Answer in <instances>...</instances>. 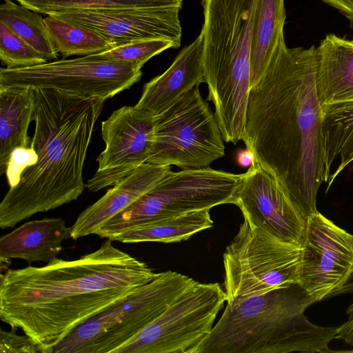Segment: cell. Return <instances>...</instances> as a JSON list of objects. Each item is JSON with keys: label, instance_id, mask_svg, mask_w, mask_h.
I'll return each mask as SVG.
<instances>
[{"label": "cell", "instance_id": "1", "mask_svg": "<svg viewBox=\"0 0 353 353\" xmlns=\"http://www.w3.org/2000/svg\"><path fill=\"white\" fill-rule=\"evenodd\" d=\"M316 48L287 47L281 38L259 83L250 88L242 141L305 219L316 212L329 176L321 139Z\"/></svg>", "mask_w": 353, "mask_h": 353}, {"label": "cell", "instance_id": "2", "mask_svg": "<svg viewBox=\"0 0 353 353\" xmlns=\"http://www.w3.org/2000/svg\"><path fill=\"white\" fill-rule=\"evenodd\" d=\"M105 241L74 260L6 269L0 280V319L44 350L79 325L129 296L158 274L145 262Z\"/></svg>", "mask_w": 353, "mask_h": 353}, {"label": "cell", "instance_id": "3", "mask_svg": "<svg viewBox=\"0 0 353 353\" xmlns=\"http://www.w3.org/2000/svg\"><path fill=\"white\" fill-rule=\"evenodd\" d=\"M35 90V129L30 146L38 159L1 202V229L75 201L86 187L84 163L106 100L51 88Z\"/></svg>", "mask_w": 353, "mask_h": 353}, {"label": "cell", "instance_id": "4", "mask_svg": "<svg viewBox=\"0 0 353 353\" xmlns=\"http://www.w3.org/2000/svg\"><path fill=\"white\" fill-rule=\"evenodd\" d=\"M316 301L299 283L227 302L211 332L191 353H314L331 352L339 327L309 321Z\"/></svg>", "mask_w": 353, "mask_h": 353}, {"label": "cell", "instance_id": "5", "mask_svg": "<svg viewBox=\"0 0 353 353\" xmlns=\"http://www.w3.org/2000/svg\"><path fill=\"white\" fill-rule=\"evenodd\" d=\"M196 281L166 271L129 296L79 325L52 353H114Z\"/></svg>", "mask_w": 353, "mask_h": 353}, {"label": "cell", "instance_id": "6", "mask_svg": "<svg viewBox=\"0 0 353 353\" xmlns=\"http://www.w3.org/2000/svg\"><path fill=\"white\" fill-rule=\"evenodd\" d=\"M241 174L210 167L172 172L97 231L112 240L132 228L154 220L190 212L234 204Z\"/></svg>", "mask_w": 353, "mask_h": 353}, {"label": "cell", "instance_id": "7", "mask_svg": "<svg viewBox=\"0 0 353 353\" xmlns=\"http://www.w3.org/2000/svg\"><path fill=\"white\" fill-rule=\"evenodd\" d=\"M301 246L281 241L244 219L223 254L226 301L298 283Z\"/></svg>", "mask_w": 353, "mask_h": 353}, {"label": "cell", "instance_id": "8", "mask_svg": "<svg viewBox=\"0 0 353 353\" xmlns=\"http://www.w3.org/2000/svg\"><path fill=\"white\" fill-rule=\"evenodd\" d=\"M224 155L217 121L199 87L154 115V140L147 163L198 169Z\"/></svg>", "mask_w": 353, "mask_h": 353}, {"label": "cell", "instance_id": "9", "mask_svg": "<svg viewBox=\"0 0 353 353\" xmlns=\"http://www.w3.org/2000/svg\"><path fill=\"white\" fill-rule=\"evenodd\" d=\"M141 68L96 54L56 59L26 68H1L0 87L51 88L107 100L138 82Z\"/></svg>", "mask_w": 353, "mask_h": 353}, {"label": "cell", "instance_id": "10", "mask_svg": "<svg viewBox=\"0 0 353 353\" xmlns=\"http://www.w3.org/2000/svg\"><path fill=\"white\" fill-rule=\"evenodd\" d=\"M225 301L219 283L196 281L114 353H191L211 332Z\"/></svg>", "mask_w": 353, "mask_h": 353}, {"label": "cell", "instance_id": "11", "mask_svg": "<svg viewBox=\"0 0 353 353\" xmlns=\"http://www.w3.org/2000/svg\"><path fill=\"white\" fill-rule=\"evenodd\" d=\"M298 283L316 303L341 292L353 275V235L316 212L307 217Z\"/></svg>", "mask_w": 353, "mask_h": 353}, {"label": "cell", "instance_id": "12", "mask_svg": "<svg viewBox=\"0 0 353 353\" xmlns=\"http://www.w3.org/2000/svg\"><path fill=\"white\" fill-rule=\"evenodd\" d=\"M101 136L105 148L85 184L92 192L112 186L147 163L154 140V115L136 105L123 106L102 121Z\"/></svg>", "mask_w": 353, "mask_h": 353}, {"label": "cell", "instance_id": "13", "mask_svg": "<svg viewBox=\"0 0 353 353\" xmlns=\"http://www.w3.org/2000/svg\"><path fill=\"white\" fill-rule=\"evenodd\" d=\"M234 205L252 226L301 245L306 220L276 179L255 162L241 174Z\"/></svg>", "mask_w": 353, "mask_h": 353}, {"label": "cell", "instance_id": "14", "mask_svg": "<svg viewBox=\"0 0 353 353\" xmlns=\"http://www.w3.org/2000/svg\"><path fill=\"white\" fill-rule=\"evenodd\" d=\"M180 6L106 11L78 10L54 14L97 32L114 47L156 39L172 41L179 48L182 29Z\"/></svg>", "mask_w": 353, "mask_h": 353}, {"label": "cell", "instance_id": "15", "mask_svg": "<svg viewBox=\"0 0 353 353\" xmlns=\"http://www.w3.org/2000/svg\"><path fill=\"white\" fill-rule=\"evenodd\" d=\"M171 171L170 165L145 163L119 180L79 215L72 226V239L96 234L104 223L150 190Z\"/></svg>", "mask_w": 353, "mask_h": 353}, {"label": "cell", "instance_id": "16", "mask_svg": "<svg viewBox=\"0 0 353 353\" xmlns=\"http://www.w3.org/2000/svg\"><path fill=\"white\" fill-rule=\"evenodd\" d=\"M203 37L201 33L183 48L161 74L145 83L135 104L154 115L169 108L183 94L204 82Z\"/></svg>", "mask_w": 353, "mask_h": 353}, {"label": "cell", "instance_id": "17", "mask_svg": "<svg viewBox=\"0 0 353 353\" xmlns=\"http://www.w3.org/2000/svg\"><path fill=\"white\" fill-rule=\"evenodd\" d=\"M72 238V227L61 218H44L24 223L0 238L1 263L21 259L29 263H48L57 258L62 242Z\"/></svg>", "mask_w": 353, "mask_h": 353}, {"label": "cell", "instance_id": "18", "mask_svg": "<svg viewBox=\"0 0 353 353\" xmlns=\"http://www.w3.org/2000/svg\"><path fill=\"white\" fill-rule=\"evenodd\" d=\"M315 83L321 106L353 101V40L329 34L321 41Z\"/></svg>", "mask_w": 353, "mask_h": 353}, {"label": "cell", "instance_id": "19", "mask_svg": "<svg viewBox=\"0 0 353 353\" xmlns=\"http://www.w3.org/2000/svg\"><path fill=\"white\" fill-rule=\"evenodd\" d=\"M36 90L30 87H0V174L12 152L29 148L28 134L34 121Z\"/></svg>", "mask_w": 353, "mask_h": 353}, {"label": "cell", "instance_id": "20", "mask_svg": "<svg viewBox=\"0 0 353 353\" xmlns=\"http://www.w3.org/2000/svg\"><path fill=\"white\" fill-rule=\"evenodd\" d=\"M321 139L323 159L329 182L353 161V101L321 106Z\"/></svg>", "mask_w": 353, "mask_h": 353}, {"label": "cell", "instance_id": "21", "mask_svg": "<svg viewBox=\"0 0 353 353\" xmlns=\"http://www.w3.org/2000/svg\"><path fill=\"white\" fill-rule=\"evenodd\" d=\"M285 16L284 0H256L250 56V88L260 81L283 37Z\"/></svg>", "mask_w": 353, "mask_h": 353}, {"label": "cell", "instance_id": "22", "mask_svg": "<svg viewBox=\"0 0 353 353\" xmlns=\"http://www.w3.org/2000/svg\"><path fill=\"white\" fill-rule=\"evenodd\" d=\"M210 210H203L150 221L125 231L112 241L125 243L148 241L172 243L188 239L213 226Z\"/></svg>", "mask_w": 353, "mask_h": 353}, {"label": "cell", "instance_id": "23", "mask_svg": "<svg viewBox=\"0 0 353 353\" xmlns=\"http://www.w3.org/2000/svg\"><path fill=\"white\" fill-rule=\"evenodd\" d=\"M44 22L55 50L63 59L97 54L114 48L94 30L57 15H46Z\"/></svg>", "mask_w": 353, "mask_h": 353}, {"label": "cell", "instance_id": "24", "mask_svg": "<svg viewBox=\"0 0 353 353\" xmlns=\"http://www.w3.org/2000/svg\"><path fill=\"white\" fill-rule=\"evenodd\" d=\"M0 22L34 48L48 61L57 59L58 53L41 13L4 0L0 6Z\"/></svg>", "mask_w": 353, "mask_h": 353}, {"label": "cell", "instance_id": "25", "mask_svg": "<svg viewBox=\"0 0 353 353\" xmlns=\"http://www.w3.org/2000/svg\"><path fill=\"white\" fill-rule=\"evenodd\" d=\"M18 2L46 15L78 10H135L182 5V0H19Z\"/></svg>", "mask_w": 353, "mask_h": 353}, {"label": "cell", "instance_id": "26", "mask_svg": "<svg viewBox=\"0 0 353 353\" xmlns=\"http://www.w3.org/2000/svg\"><path fill=\"white\" fill-rule=\"evenodd\" d=\"M0 59L6 68H26L48 61L2 22H0Z\"/></svg>", "mask_w": 353, "mask_h": 353}, {"label": "cell", "instance_id": "27", "mask_svg": "<svg viewBox=\"0 0 353 353\" xmlns=\"http://www.w3.org/2000/svg\"><path fill=\"white\" fill-rule=\"evenodd\" d=\"M170 48H177L170 40L149 39L115 46L96 55L102 59L143 67L150 59Z\"/></svg>", "mask_w": 353, "mask_h": 353}, {"label": "cell", "instance_id": "28", "mask_svg": "<svg viewBox=\"0 0 353 353\" xmlns=\"http://www.w3.org/2000/svg\"><path fill=\"white\" fill-rule=\"evenodd\" d=\"M1 353H45L43 348L30 336L19 335L15 328L0 330Z\"/></svg>", "mask_w": 353, "mask_h": 353}, {"label": "cell", "instance_id": "29", "mask_svg": "<svg viewBox=\"0 0 353 353\" xmlns=\"http://www.w3.org/2000/svg\"><path fill=\"white\" fill-rule=\"evenodd\" d=\"M37 159V154L31 146L17 148L12 152L6 172L10 188L19 183L22 173L27 168L34 165Z\"/></svg>", "mask_w": 353, "mask_h": 353}, {"label": "cell", "instance_id": "30", "mask_svg": "<svg viewBox=\"0 0 353 353\" xmlns=\"http://www.w3.org/2000/svg\"><path fill=\"white\" fill-rule=\"evenodd\" d=\"M347 320L339 326L336 339L343 340L344 342L353 347V302L347 310ZM350 352H353V350Z\"/></svg>", "mask_w": 353, "mask_h": 353}, {"label": "cell", "instance_id": "31", "mask_svg": "<svg viewBox=\"0 0 353 353\" xmlns=\"http://www.w3.org/2000/svg\"><path fill=\"white\" fill-rule=\"evenodd\" d=\"M332 7L337 9L350 21L353 27V0H321Z\"/></svg>", "mask_w": 353, "mask_h": 353}, {"label": "cell", "instance_id": "32", "mask_svg": "<svg viewBox=\"0 0 353 353\" xmlns=\"http://www.w3.org/2000/svg\"><path fill=\"white\" fill-rule=\"evenodd\" d=\"M236 161L238 164L243 168L250 167L255 162V156L249 148L240 149L236 154Z\"/></svg>", "mask_w": 353, "mask_h": 353}, {"label": "cell", "instance_id": "33", "mask_svg": "<svg viewBox=\"0 0 353 353\" xmlns=\"http://www.w3.org/2000/svg\"><path fill=\"white\" fill-rule=\"evenodd\" d=\"M16 1H18L19 0H16Z\"/></svg>", "mask_w": 353, "mask_h": 353}]
</instances>
